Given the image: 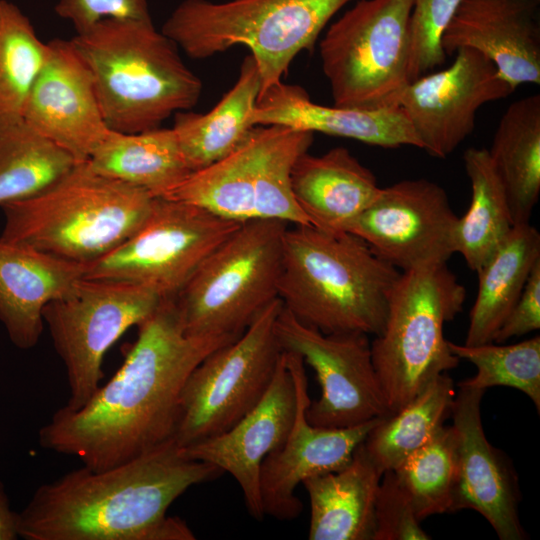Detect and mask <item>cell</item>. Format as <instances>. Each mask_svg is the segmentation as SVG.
I'll list each match as a JSON object with an SVG mask.
<instances>
[{
  "label": "cell",
  "mask_w": 540,
  "mask_h": 540,
  "mask_svg": "<svg viewBox=\"0 0 540 540\" xmlns=\"http://www.w3.org/2000/svg\"><path fill=\"white\" fill-rule=\"evenodd\" d=\"M466 289L447 263L400 272L371 355L389 415L414 399L429 383L459 364L444 337V324L463 308Z\"/></svg>",
  "instance_id": "cell-7"
},
{
  "label": "cell",
  "mask_w": 540,
  "mask_h": 540,
  "mask_svg": "<svg viewBox=\"0 0 540 540\" xmlns=\"http://www.w3.org/2000/svg\"><path fill=\"white\" fill-rule=\"evenodd\" d=\"M162 299L135 284L83 277L68 294L44 307V323L66 370L70 397L65 406L77 409L91 398L104 376L106 352Z\"/></svg>",
  "instance_id": "cell-13"
},
{
  "label": "cell",
  "mask_w": 540,
  "mask_h": 540,
  "mask_svg": "<svg viewBox=\"0 0 540 540\" xmlns=\"http://www.w3.org/2000/svg\"><path fill=\"white\" fill-rule=\"evenodd\" d=\"M462 0H413L408 23L409 82L444 64L442 36Z\"/></svg>",
  "instance_id": "cell-36"
},
{
  "label": "cell",
  "mask_w": 540,
  "mask_h": 540,
  "mask_svg": "<svg viewBox=\"0 0 540 540\" xmlns=\"http://www.w3.org/2000/svg\"><path fill=\"white\" fill-rule=\"evenodd\" d=\"M451 352L472 363L476 374L458 385L485 390L494 386L515 388L540 410V336L515 343L467 346L448 341Z\"/></svg>",
  "instance_id": "cell-35"
},
{
  "label": "cell",
  "mask_w": 540,
  "mask_h": 540,
  "mask_svg": "<svg viewBox=\"0 0 540 540\" xmlns=\"http://www.w3.org/2000/svg\"><path fill=\"white\" fill-rule=\"evenodd\" d=\"M84 272V264L0 237V322L16 347L37 345L44 307L68 294Z\"/></svg>",
  "instance_id": "cell-23"
},
{
  "label": "cell",
  "mask_w": 540,
  "mask_h": 540,
  "mask_svg": "<svg viewBox=\"0 0 540 540\" xmlns=\"http://www.w3.org/2000/svg\"><path fill=\"white\" fill-rule=\"evenodd\" d=\"M252 123L254 126L281 125L320 132L383 148L413 146L421 149L400 106L378 110L325 106L313 102L302 87L283 81L258 98Z\"/></svg>",
  "instance_id": "cell-22"
},
{
  "label": "cell",
  "mask_w": 540,
  "mask_h": 540,
  "mask_svg": "<svg viewBox=\"0 0 540 540\" xmlns=\"http://www.w3.org/2000/svg\"><path fill=\"white\" fill-rule=\"evenodd\" d=\"M540 262V234L530 223L514 225L509 235L476 272L478 289L469 315L464 345L494 341L518 300L527 279Z\"/></svg>",
  "instance_id": "cell-28"
},
{
  "label": "cell",
  "mask_w": 540,
  "mask_h": 540,
  "mask_svg": "<svg viewBox=\"0 0 540 540\" xmlns=\"http://www.w3.org/2000/svg\"><path fill=\"white\" fill-rule=\"evenodd\" d=\"M22 118L78 162L89 159L108 128L93 77L70 40L54 39Z\"/></svg>",
  "instance_id": "cell-19"
},
{
  "label": "cell",
  "mask_w": 540,
  "mask_h": 540,
  "mask_svg": "<svg viewBox=\"0 0 540 540\" xmlns=\"http://www.w3.org/2000/svg\"><path fill=\"white\" fill-rule=\"evenodd\" d=\"M399 274L350 232L295 225L284 234L278 298L299 322L325 334L376 336Z\"/></svg>",
  "instance_id": "cell-3"
},
{
  "label": "cell",
  "mask_w": 540,
  "mask_h": 540,
  "mask_svg": "<svg viewBox=\"0 0 540 540\" xmlns=\"http://www.w3.org/2000/svg\"><path fill=\"white\" fill-rule=\"evenodd\" d=\"M540 0H462L442 36L446 55L484 54L514 89L540 84Z\"/></svg>",
  "instance_id": "cell-21"
},
{
  "label": "cell",
  "mask_w": 540,
  "mask_h": 540,
  "mask_svg": "<svg viewBox=\"0 0 540 540\" xmlns=\"http://www.w3.org/2000/svg\"><path fill=\"white\" fill-rule=\"evenodd\" d=\"M70 41L91 72L110 130L159 128L199 100L201 80L152 20L103 19Z\"/></svg>",
  "instance_id": "cell-4"
},
{
  "label": "cell",
  "mask_w": 540,
  "mask_h": 540,
  "mask_svg": "<svg viewBox=\"0 0 540 540\" xmlns=\"http://www.w3.org/2000/svg\"><path fill=\"white\" fill-rule=\"evenodd\" d=\"M242 223L194 204L156 197L143 224L112 251L85 265L84 277L131 283L174 298Z\"/></svg>",
  "instance_id": "cell-12"
},
{
  "label": "cell",
  "mask_w": 540,
  "mask_h": 540,
  "mask_svg": "<svg viewBox=\"0 0 540 540\" xmlns=\"http://www.w3.org/2000/svg\"><path fill=\"white\" fill-rule=\"evenodd\" d=\"M17 517L18 513L11 509L4 485L0 482V540H15L19 537Z\"/></svg>",
  "instance_id": "cell-40"
},
{
  "label": "cell",
  "mask_w": 540,
  "mask_h": 540,
  "mask_svg": "<svg viewBox=\"0 0 540 540\" xmlns=\"http://www.w3.org/2000/svg\"><path fill=\"white\" fill-rule=\"evenodd\" d=\"M137 328L135 343L110 380L83 406L59 408L40 429L43 448L103 470L174 439L190 373L238 337L186 334L175 297L163 298Z\"/></svg>",
  "instance_id": "cell-1"
},
{
  "label": "cell",
  "mask_w": 540,
  "mask_h": 540,
  "mask_svg": "<svg viewBox=\"0 0 540 540\" xmlns=\"http://www.w3.org/2000/svg\"><path fill=\"white\" fill-rule=\"evenodd\" d=\"M455 53L449 67L410 82L399 102L421 149L437 158L453 153L473 132L481 106L515 90L481 52L460 48Z\"/></svg>",
  "instance_id": "cell-16"
},
{
  "label": "cell",
  "mask_w": 540,
  "mask_h": 540,
  "mask_svg": "<svg viewBox=\"0 0 540 540\" xmlns=\"http://www.w3.org/2000/svg\"><path fill=\"white\" fill-rule=\"evenodd\" d=\"M413 0H359L320 41L334 105L363 110L399 106L408 78Z\"/></svg>",
  "instance_id": "cell-10"
},
{
  "label": "cell",
  "mask_w": 540,
  "mask_h": 540,
  "mask_svg": "<svg viewBox=\"0 0 540 540\" xmlns=\"http://www.w3.org/2000/svg\"><path fill=\"white\" fill-rule=\"evenodd\" d=\"M260 90L258 67L248 54L236 82L211 110L175 114L172 129L191 172L221 160L246 139L255 127L252 116Z\"/></svg>",
  "instance_id": "cell-26"
},
{
  "label": "cell",
  "mask_w": 540,
  "mask_h": 540,
  "mask_svg": "<svg viewBox=\"0 0 540 540\" xmlns=\"http://www.w3.org/2000/svg\"><path fill=\"white\" fill-rule=\"evenodd\" d=\"M457 221L439 184L425 178L406 179L381 188L348 232L403 272L447 263L455 254Z\"/></svg>",
  "instance_id": "cell-15"
},
{
  "label": "cell",
  "mask_w": 540,
  "mask_h": 540,
  "mask_svg": "<svg viewBox=\"0 0 540 540\" xmlns=\"http://www.w3.org/2000/svg\"><path fill=\"white\" fill-rule=\"evenodd\" d=\"M78 162L23 118L0 123V208L35 197Z\"/></svg>",
  "instance_id": "cell-32"
},
{
  "label": "cell",
  "mask_w": 540,
  "mask_h": 540,
  "mask_svg": "<svg viewBox=\"0 0 540 540\" xmlns=\"http://www.w3.org/2000/svg\"><path fill=\"white\" fill-rule=\"evenodd\" d=\"M313 136L287 126H255L229 155L191 172L162 197L237 222L272 219L311 225L294 199L290 178Z\"/></svg>",
  "instance_id": "cell-9"
},
{
  "label": "cell",
  "mask_w": 540,
  "mask_h": 540,
  "mask_svg": "<svg viewBox=\"0 0 540 540\" xmlns=\"http://www.w3.org/2000/svg\"><path fill=\"white\" fill-rule=\"evenodd\" d=\"M457 462L456 433L452 425H443L393 469L420 522L431 515L450 513Z\"/></svg>",
  "instance_id": "cell-34"
},
{
  "label": "cell",
  "mask_w": 540,
  "mask_h": 540,
  "mask_svg": "<svg viewBox=\"0 0 540 540\" xmlns=\"http://www.w3.org/2000/svg\"><path fill=\"white\" fill-rule=\"evenodd\" d=\"M451 418L457 437V475L451 512L472 509L481 514L501 540H523L520 487L505 453L486 438L481 417L485 390L458 385Z\"/></svg>",
  "instance_id": "cell-18"
},
{
  "label": "cell",
  "mask_w": 540,
  "mask_h": 540,
  "mask_svg": "<svg viewBox=\"0 0 540 540\" xmlns=\"http://www.w3.org/2000/svg\"><path fill=\"white\" fill-rule=\"evenodd\" d=\"M382 473L363 442L343 468L302 482L310 501V540H373Z\"/></svg>",
  "instance_id": "cell-25"
},
{
  "label": "cell",
  "mask_w": 540,
  "mask_h": 540,
  "mask_svg": "<svg viewBox=\"0 0 540 540\" xmlns=\"http://www.w3.org/2000/svg\"><path fill=\"white\" fill-rule=\"evenodd\" d=\"M276 333L283 351L298 354L316 373L321 395L307 408L311 424L345 428L389 415L368 335L325 334L299 322L284 307Z\"/></svg>",
  "instance_id": "cell-14"
},
{
  "label": "cell",
  "mask_w": 540,
  "mask_h": 540,
  "mask_svg": "<svg viewBox=\"0 0 540 540\" xmlns=\"http://www.w3.org/2000/svg\"><path fill=\"white\" fill-rule=\"evenodd\" d=\"M49 43L14 3L0 0V123L23 116L30 90L44 67Z\"/></svg>",
  "instance_id": "cell-33"
},
{
  "label": "cell",
  "mask_w": 540,
  "mask_h": 540,
  "mask_svg": "<svg viewBox=\"0 0 540 540\" xmlns=\"http://www.w3.org/2000/svg\"><path fill=\"white\" fill-rule=\"evenodd\" d=\"M54 10L76 33L107 18L151 20L147 0H58Z\"/></svg>",
  "instance_id": "cell-38"
},
{
  "label": "cell",
  "mask_w": 540,
  "mask_h": 540,
  "mask_svg": "<svg viewBox=\"0 0 540 540\" xmlns=\"http://www.w3.org/2000/svg\"><path fill=\"white\" fill-rule=\"evenodd\" d=\"M373 540H427L412 502L393 470L382 474L375 500Z\"/></svg>",
  "instance_id": "cell-37"
},
{
  "label": "cell",
  "mask_w": 540,
  "mask_h": 540,
  "mask_svg": "<svg viewBox=\"0 0 540 540\" xmlns=\"http://www.w3.org/2000/svg\"><path fill=\"white\" fill-rule=\"evenodd\" d=\"M286 222H243L198 267L175 297L191 336H239L278 298Z\"/></svg>",
  "instance_id": "cell-8"
},
{
  "label": "cell",
  "mask_w": 540,
  "mask_h": 540,
  "mask_svg": "<svg viewBox=\"0 0 540 540\" xmlns=\"http://www.w3.org/2000/svg\"><path fill=\"white\" fill-rule=\"evenodd\" d=\"M488 153L505 190L514 225L530 223L540 195L539 94L508 106Z\"/></svg>",
  "instance_id": "cell-29"
},
{
  "label": "cell",
  "mask_w": 540,
  "mask_h": 540,
  "mask_svg": "<svg viewBox=\"0 0 540 540\" xmlns=\"http://www.w3.org/2000/svg\"><path fill=\"white\" fill-rule=\"evenodd\" d=\"M216 466L187 458L171 439L119 465L86 466L39 486L18 513L26 540H193L186 522L167 515L194 485L214 480Z\"/></svg>",
  "instance_id": "cell-2"
},
{
  "label": "cell",
  "mask_w": 540,
  "mask_h": 540,
  "mask_svg": "<svg viewBox=\"0 0 540 540\" xmlns=\"http://www.w3.org/2000/svg\"><path fill=\"white\" fill-rule=\"evenodd\" d=\"M284 356L295 388V415L282 445L264 458L259 487L265 516L293 520L303 508L295 494L297 486L309 477L345 467L356 448L383 417L345 428L311 424L306 415L311 400L305 363L294 352L284 351Z\"/></svg>",
  "instance_id": "cell-17"
},
{
  "label": "cell",
  "mask_w": 540,
  "mask_h": 540,
  "mask_svg": "<svg viewBox=\"0 0 540 540\" xmlns=\"http://www.w3.org/2000/svg\"><path fill=\"white\" fill-rule=\"evenodd\" d=\"M296 408L293 379L284 351L274 377L259 403L225 432L181 448L192 460L212 464L239 484L250 515L265 517L259 487L264 458L280 447L291 428Z\"/></svg>",
  "instance_id": "cell-20"
},
{
  "label": "cell",
  "mask_w": 540,
  "mask_h": 540,
  "mask_svg": "<svg viewBox=\"0 0 540 540\" xmlns=\"http://www.w3.org/2000/svg\"><path fill=\"white\" fill-rule=\"evenodd\" d=\"M540 328V262L532 269L512 309L498 329L494 341L504 343Z\"/></svg>",
  "instance_id": "cell-39"
},
{
  "label": "cell",
  "mask_w": 540,
  "mask_h": 540,
  "mask_svg": "<svg viewBox=\"0 0 540 540\" xmlns=\"http://www.w3.org/2000/svg\"><path fill=\"white\" fill-rule=\"evenodd\" d=\"M455 395L452 378L443 373L400 410L377 422L363 446L382 474L396 468L445 425Z\"/></svg>",
  "instance_id": "cell-31"
},
{
  "label": "cell",
  "mask_w": 540,
  "mask_h": 540,
  "mask_svg": "<svg viewBox=\"0 0 540 540\" xmlns=\"http://www.w3.org/2000/svg\"><path fill=\"white\" fill-rule=\"evenodd\" d=\"M463 163L471 186L469 207L458 217L455 253L477 272L505 241L514 223L503 185L488 150L470 147Z\"/></svg>",
  "instance_id": "cell-30"
},
{
  "label": "cell",
  "mask_w": 540,
  "mask_h": 540,
  "mask_svg": "<svg viewBox=\"0 0 540 540\" xmlns=\"http://www.w3.org/2000/svg\"><path fill=\"white\" fill-rule=\"evenodd\" d=\"M87 165L94 172L162 197L190 173L172 128L110 130Z\"/></svg>",
  "instance_id": "cell-27"
},
{
  "label": "cell",
  "mask_w": 540,
  "mask_h": 540,
  "mask_svg": "<svg viewBox=\"0 0 540 540\" xmlns=\"http://www.w3.org/2000/svg\"><path fill=\"white\" fill-rule=\"evenodd\" d=\"M350 1L183 0L161 32L194 59L247 47L258 67L260 97L282 81L300 52L314 47L328 21Z\"/></svg>",
  "instance_id": "cell-6"
},
{
  "label": "cell",
  "mask_w": 540,
  "mask_h": 540,
  "mask_svg": "<svg viewBox=\"0 0 540 540\" xmlns=\"http://www.w3.org/2000/svg\"><path fill=\"white\" fill-rule=\"evenodd\" d=\"M294 199L310 224L331 232H348L381 187L375 175L345 147L322 155L308 151L291 171Z\"/></svg>",
  "instance_id": "cell-24"
},
{
  "label": "cell",
  "mask_w": 540,
  "mask_h": 540,
  "mask_svg": "<svg viewBox=\"0 0 540 540\" xmlns=\"http://www.w3.org/2000/svg\"><path fill=\"white\" fill-rule=\"evenodd\" d=\"M155 199L141 188L94 172L85 161L45 192L3 206L0 237L87 265L131 236Z\"/></svg>",
  "instance_id": "cell-5"
},
{
  "label": "cell",
  "mask_w": 540,
  "mask_h": 540,
  "mask_svg": "<svg viewBox=\"0 0 540 540\" xmlns=\"http://www.w3.org/2000/svg\"><path fill=\"white\" fill-rule=\"evenodd\" d=\"M282 307L279 298L273 300L240 336L211 352L190 373L174 434L179 447L225 432L262 399L283 354L276 333Z\"/></svg>",
  "instance_id": "cell-11"
}]
</instances>
